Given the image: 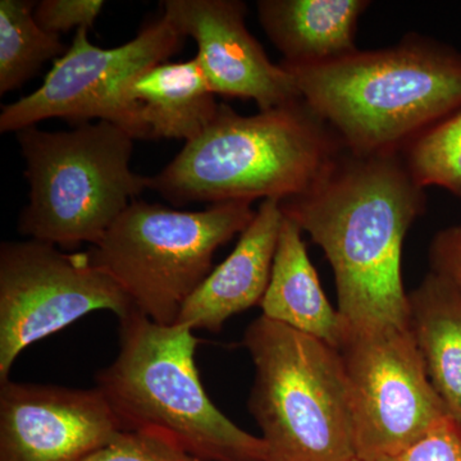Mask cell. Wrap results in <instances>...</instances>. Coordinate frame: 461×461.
I'll return each instance as SVG.
<instances>
[{
	"label": "cell",
	"mask_w": 461,
	"mask_h": 461,
	"mask_svg": "<svg viewBox=\"0 0 461 461\" xmlns=\"http://www.w3.org/2000/svg\"><path fill=\"white\" fill-rule=\"evenodd\" d=\"M103 0H42L36 3L33 16L41 29L54 35L78 29H93L102 14Z\"/></svg>",
	"instance_id": "cell-21"
},
{
	"label": "cell",
	"mask_w": 461,
	"mask_h": 461,
	"mask_svg": "<svg viewBox=\"0 0 461 461\" xmlns=\"http://www.w3.org/2000/svg\"><path fill=\"white\" fill-rule=\"evenodd\" d=\"M214 95L196 58L158 63L136 76L126 90L148 140H195L220 111Z\"/></svg>",
	"instance_id": "cell-16"
},
{
	"label": "cell",
	"mask_w": 461,
	"mask_h": 461,
	"mask_svg": "<svg viewBox=\"0 0 461 461\" xmlns=\"http://www.w3.org/2000/svg\"><path fill=\"white\" fill-rule=\"evenodd\" d=\"M339 354L357 460L390 459L451 417L409 326L348 330Z\"/></svg>",
	"instance_id": "cell-8"
},
{
	"label": "cell",
	"mask_w": 461,
	"mask_h": 461,
	"mask_svg": "<svg viewBox=\"0 0 461 461\" xmlns=\"http://www.w3.org/2000/svg\"><path fill=\"white\" fill-rule=\"evenodd\" d=\"M460 429H461V423H460Z\"/></svg>",
	"instance_id": "cell-24"
},
{
	"label": "cell",
	"mask_w": 461,
	"mask_h": 461,
	"mask_svg": "<svg viewBox=\"0 0 461 461\" xmlns=\"http://www.w3.org/2000/svg\"><path fill=\"white\" fill-rule=\"evenodd\" d=\"M84 461H202L159 433L120 430Z\"/></svg>",
	"instance_id": "cell-20"
},
{
	"label": "cell",
	"mask_w": 461,
	"mask_h": 461,
	"mask_svg": "<svg viewBox=\"0 0 461 461\" xmlns=\"http://www.w3.org/2000/svg\"><path fill=\"white\" fill-rule=\"evenodd\" d=\"M259 305L263 317L321 339L336 350H341L348 339V324L321 286L303 230L286 215L271 280Z\"/></svg>",
	"instance_id": "cell-15"
},
{
	"label": "cell",
	"mask_w": 461,
	"mask_h": 461,
	"mask_svg": "<svg viewBox=\"0 0 461 461\" xmlns=\"http://www.w3.org/2000/svg\"><path fill=\"white\" fill-rule=\"evenodd\" d=\"M426 208V189L402 154L359 156L348 149L314 186L281 200L284 214L329 259L348 330L409 326L402 247Z\"/></svg>",
	"instance_id": "cell-1"
},
{
	"label": "cell",
	"mask_w": 461,
	"mask_h": 461,
	"mask_svg": "<svg viewBox=\"0 0 461 461\" xmlns=\"http://www.w3.org/2000/svg\"><path fill=\"white\" fill-rule=\"evenodd\" d=\"M284 218L281 200H263L232 253L185 303L175 324L220 332L230 317L260 304L271 280Z\"/></svg>",
	"instance_id": "cell-13"
},
{
	"label": "cell",
	"mask_w": 461,
	"mask_h": 461,
	"mask_svg": "<svg viewBox=\"0 0 461 461\" xmlns=\"http://www.w3.org/2000/svg\"><path fill=\"white\" fill-rule=\"evenodd\" d=\"M163 9L180 35L195 41L196 60L214 94L254 100L260 112L302 100L294 76L249 32L244 2L166 0Z\"/></svg>",
	"instance_id": "cell-12"
},
{
	"label": "cell",
	"mask_w": 461,
	"mask_h": 461,
	"mask_svg": "<svg viewBox=\"0 0 461 461\" xmlns=\"http://www.w3.org/2000/svg\"><path fill=\"white\" fill-rule=\"evenodd\" d=\"M368 0H260L258 17L286 66H315L357 48V23Z\"/></svg>",
	"instance_id": "cell-14"
},
{
	"label": "cell",
	"mask_w": 461,
	"mask_h": 461,
	"mask_svg": "<svg viewBox=\"0 0 461 461\" xmlns=\"http://www.w3.org/2000/svg\"><path fill=\"white\" fill-rule=\"evenodd\" d=\"M357 461H359V460H357Z\"/></svg>",
	"instance_id": "cell-25"
},
{
	"label": "cell",
	"mask_w": 461,
	"mask_h": 461,
	"mask_svg": "<svg viewBox=\"0 0 461 461\" xmlns=\"http://www.w3.org/2000/svg\"><path fill=\"white\" fill-rule=\"evenodd\" d=\"M345 150L303 99L254 115L221 104L202 135L150 177V190L176 206L285 200L314 186Z\"/></svg>",
	"instance_id": "cell-3"
},
{
	"label": "cell",
	"mask_w": 461,
	"mask_h": 461,
	"mask_svg": "<svg viewBox=\"0 0 461 461\" xmlns=\"http://www.w3.org/2000/svg\"><path fill=\"white\" fill-rule=\"evenodd\" d=\"M96 311H136L122 288L91 262L29 239L0 245V382L21 353Z\"/></svg>",
	"instance_id": "cell-9"
},
{
	"label": "cell",
	"mask_w": 461,
	"mask_h": 461,
	"mask_svg": "<svg viewBox=\"0 0 461 461\" xmlns=\"http://www.w3.org/2000/svg\"><path fill=\"white\" fill-rule=\"evenodd\" d=\"M78 29L65 56L54 60L39 89L3 107L0 132H18L50 118L76 123L98 120L117 124L133 139H145L126 90L136 76L167 62L181 50L184 36L163 17L148 23L126 44L102 50Z\"/></svg>",
	"instance_id": "cell-10"
},
{
	"label": "cell",
	"mask_w": 461,
	"mask_h": 461,
	"mask_svg": "<svg viewBox=\"0 0 461 461\" xmlns=\"http://www.w3.org/2000/svg\"><path fill=\"white\" fill-rule=\"evenodd\" d=\"M35 7L30 0L0 2V95L20 89L45 62L68 50L59 35L39 26Z\"/></svg>",
	"instance_id": "cell-18"
},
{
	"label": "cell",
	"mask_w": 461,
	"mask_h": 461,
	"mask_svg": "<svg viewBox=\"0 0 461 461\" xmlns=\"http://www.w3.org/2000/svg\"><path fill=\"white\" fill-rule=\"evenodd\" d=\"M118 321L120 350L95 387L122 430L159 433L202 461H268L262 437L236 426L205 393L193 330L139 311Z\"/></svg>",
	"instance_id": "cell-4"
},
{
	"label": "cell",
	"mask_w": 461,
	"mask_h": 461,
	"mask_svg": "<svg viewBox=\"0 0 461 461\" xmlns=\"http://www.w3.org/2000/svg\"><path fill=\"white\" fill-rule=\"evenodd\" d=\"M432 271L447 278L461 294V224L438 230L429 248Z\"/></svg>",
	"instance_id": "cell-23"
},
{
	"label": "cell",
	"mask_w": 461,
	"mask_h": 461,
	"mask_svg": "<svg viewBox=\"0 0 461 461\" xmlns=\"http://www.w3.org/2000/svg\"><path fill=\"white\" fill-rule=\"evenodd\" d=\"M384 461H461L459 421L446 418L406 450Z\"/></svg>",
	"instance_id": "cell-22"
},
{
	"label": "cell",
	"mask_w": 461,
	"mask_h": 461,
	"mask_svg": "<svg viewBox=\"0 0 461 461\" xmlns=\"http://www.w3.org/2000/svg\"><path fill=\"white\" fill-rule=\"evenodd\" d=\"M16 136L30 185L18 232L29 239L65 250L94 247L150 189V177L130 167L135 139L117 124L85 122L57 132L32 126Z\"/></svg>",
	"instance_id": "cell-5"
},
{
	"label": "cell",
	"mask_w": 461,
	"mask_h": 461,
	"mask_svg": "<svg viewBox=\"0 0 461 461\" xmlns=\"http://www.w3.org/2000/svg\"><path fill=\"white\" fill-rule=\"evenodd\" d=\"M400 154L423 189L438 186L461 198V108L421 132Z\"/></svg>",
	"instance_id": "cell-19"
},
{
	"label": "cell",
	"mask_w": 461,
	"mask_h": 461,
	"mask_svg": "<svg viewBox=\"0 0 461 461\" xmlns=\"http://www.w3.org/2000/svg\"><path fill=\"white\" fill-rule=\"evenodd\" d=\"M242 344L256 366L249 411L268 461H357L339 351L263 315Z\"/></svg>",
	"instance_id": "cell-6"
},
{
	"label": "cell",
	"mask_w": 461,
	"mask_h": 461,
	"mask_svg": "<svg viewBox=\"0 0 461 461\" xmlns=\"http://www.w3.org/2000/svg\"><path fill=\"white\" fill-rule=\"evenodd\" d=\"M302 99L359 156L402 153L461 108V53L412 35L393 47L286 66Z\"/></svg>",
	"instance_id": "cell-2"
},
{
	"label": "cell",
	"mask_w": 461,
	"mask_h": 461,
	"mask_svg": "<svg viewBox=\"0 0 461 461\" xmlns=\"http://www.w3.org/2000/svg\"><path fill=\"white\" fill-rule=\"evenodd\" d=\"M409 329L448 414L461 423V294L430 271L408 295Z\"/></svg>",
	"instance_id": "cell-17"
},
{
	"label": "cell",
	"mask_w": 461,
	"mask_h": 461,
	"mask_svg": "<svg viewBox=\"0 0 461 461\" xmlns=\"http://www.w3.org/2000/svg\"><path fill=\"white\" fill-rule=\"evenodd\" d=\"M256 213L249 202L184 212L135 200L87 253L136 311L171 326L212 272L215 251L244 232Z\"/></svg>",
	"instance_id": "cell-7"
},
{
	"label": "cell",
	"mask_w": 461,
	"mask_h": 461,
	"mask_svg": "<svg viewBox=\"0 0 461 461\" xmlns=\"http://www.w3.org/2000/svg\"><path fill=\"white\" fill-rule=\"evenodd\" d=\"M120 430L96 387L0 382V461H84Z\"/></svg>",
	"instance_id": "cell-11"
}]
</instances>
